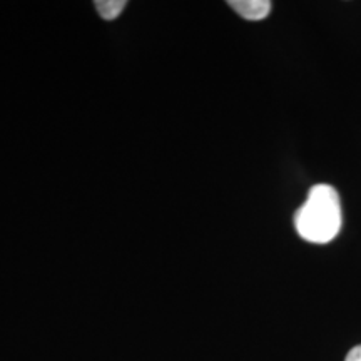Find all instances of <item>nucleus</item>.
Segmentation results:
<instances>
[{
    "label": "nucleus",
    "mask_w": 361,
    "mask_h": 361,
    "mask_svg": "<svg viewBox=\"0 0 361 361\" xmlns=\"http://www.w3.org/2000/svg\"><path fill=\"white\" fill-rule=\"evenodd\" d=\"M296 231L316 245H324L341 229V202L336 189L329 184H316L310 189L305 204L295 216Z\"/></svg>",
    "instance_id": "obj_1"
},
{
    "label": "nucleus",
    "mask_w": 361,
    "mask_h": 361,
    "mask_svg": "<svg viewBox=\"0 0 361 361\" xmlns=\"http://www.w3.org/2000/svg\"><path fill=\"white\" fill-rule=\"evenodd\" d=\"M228 6L246 20H263L269 16V0H229Z\"/></svg>",
    "instance_id": "obj_2"
},
{
    "label": "nucleus",
    "mask_w": 361,
    "mask_h": 361,
    "mask_svg": "<svg viewBox=\"0 0 361 361\" xmlns=\"http://www.w3.org/2000/svg\"><path fill=\"white\" fill-rule=\"evenodd\" d=\"M94 6L104 20H116L124 11V7L128 6V2L126 0H97L94 2Z\"/></svg>",
    "instance_id": "obj_3"
},
{
    "label": "nucleus",
    "mask_w": 361,
    "mask_h": 361,
    "mask_svg": "<svg viewBox=\"0 0 361 361\" xmlns=\"http://www.w3.org/2000/svg\"><path fill=\"white\" fill-rule=\"evenodd\" d=\"M345 361H361V345L355 346L353 350H350V353L346 355Z\"/></svg>",
    "instance_id": "obj_4"
}]
</instances>
